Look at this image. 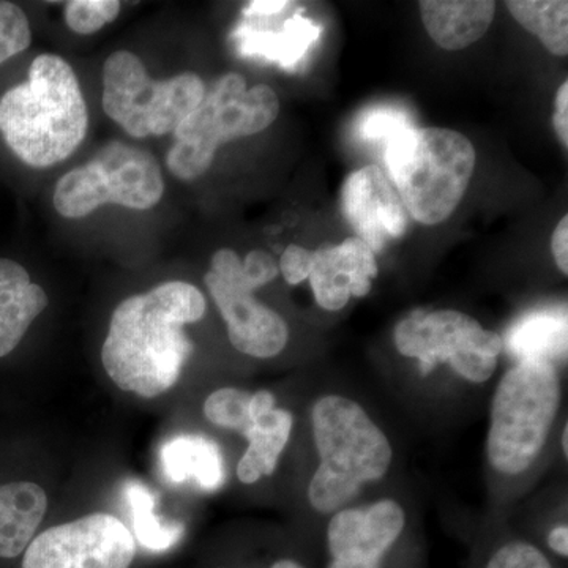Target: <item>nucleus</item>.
Here are the masks:
<instances>
[{
  "label": "nucleus",
  "instance_id": "obj_8",
  "mask_svg": "<svg viewBox=\"0 0 568 568\" xmlns=\"http://www.w3.org/2000/svg\"><path fill=\"white\" fill-rule=\"evenodd\" d=\"M163 193L162 168L155 156L136 145L111 141L91 162L59 179L52 204L63 219L77 220L106 204L149 211Z\"/></svg>",
  "mask_w": 568,
  "mask_h": 568
},
{
  "label": "nucleus",
  "instance_id": "obj_13",
  "mask_svg": "<svg viewBox=\"0 0 568 568\" xmlns=\"http://www.w3.org/2000/svg\"><path fill=\"white\" fill-rule=\"evenodd\" d=\"M343 211L373 253L407 230V212L386 174L377 166L354 171L343 186Z\"/></svg>",
  "mask_w": 568,
  "mask_h": 568
},
{
  "label": "nucleus",
  "instance_id": "obj_4",
  "mask_svg": "<svg viewBox=\"0 0 568 568\" xmlns=\"http://www.w3.org/2000/svg\"><path fill=\"white\" fill-rule=\"evenodd\" d=\"M386 164L407 215L433 226L462 203L476 170V149L455 130L413 126L387 141Z\"/></svg>",
  "mask_w": 568,
  "mask_h": 568
},
{
  "label": "nucleus",
  "instance_id": "obj_11",
  "mask_svg": "<svg viewBox=\"0 0 568 568\" xmlns=\"http://www.w3.org/2000/svg\"><path fill=\"white\" fill-rule=\"evenodd\" d=\"M134 556L136 541L121 519L93 514L33 538L22 568H130Z\"/></svg>",
  "mask_w": 568,
  "mask_h": 568
},
{
  "label": "nucleus",
  "instance_id": "obj_7",
  "mask_svg": "<svg viewBox=\"0 0 568 568\" xmlns=\"http://www.w3.org/2000/svg\"><path fill=\"white\" fill-rule=\"evenodd\" d=\"M204 95V81L192 71L155 81L133 52H112L104 62L103 110L136 140L174 133Z\"/></svg>",
  "mask_w": 568,
  "mask_h": 568
},
{
  "label": "nucleus",
  "instance_id": "obj_18",
  "mask_svg": "<svg viewBox=\"0 0 568 568\" xmlns=\"http://www.w3.org/2000/svg\"><path fill=\"white\" fill-rule=\"evenodd\" d=\"M47 510L48 496L40 485H0V558L13 559L26 551Z\"/></svg>",
  "mask_w": 568,
  "mask_h": 568
},
{
  "label": "nucleus",
  "instance_id": "obj_34",
  "mask_svg": "<svg viewBox=\"0 0 568 568\" xmlns=\"http://www.w3.org/2000/svg\"><path fill=\"white\" fill-rule=\"evenodd\" d=\"M548 548L560 558L568 556V528L566 525L556 526L547 538Z\"/></svg>",
  "mask_w": 568,
  "mask_h": 568
},
{
  "label": "nucleus",
  "instance_id": "obj_25",
  "mask_svg": "<svg viewBox=\"0 0 568 568\" xmlns=\"http://www.w3.org/2000/svg\"><path fill=\"white\" fill-rule=\"evenodd\" d=\"M121 9L118 0H70L63 7V18L71 31L91 36L114 21Z\"/></svg>",
  "mask_w": 568,
  "mask_h": 568
},
{
  "label": "nucleus",
  "instance_id": "obj_19",
  "mask_svg": "<svg viewBox=\"0 0 568 568\" xmlns=\"http://www.w3.org/2000/svg\"><path fill=\"white\" fill-rule=\"evenodd\" d=\"M164 476L171 484L194 480L205 491L224 481V459L219 444L204 436L181 435L164 444L160 452Z\"/></svg>",
  "mask_w": 568,
  "mask_h": 568
},
{
  "label": "nucleus",
  "instance_id": "obj_16",
  "mask_svg": "<svg viewBox=\"0 0 568 568\" xmlns=\"http://www.w3.org/2000/svg\"><path fill=\"white\" fill-rule=\"evenodd\" d=\"M48 304L43 287L20 263L0 257V358L17 349Z\"/></svg>",
  "mask_w": 568,
  "mask_h": 568
},
{
  "label": "nucleus",
  "instance_id": "obj_1",
  "mask_svg": "<svg viewBox=\"0 0 568 568\" xmlns=\"http://www.w3.org/2000/svg\"><path fill=\"white\" fill-rule=\"evenodd\" d=\"M205 310L204 294L186 282L162 283L121 302L102 347L112 383L144 398L174 387L193 353L183 327L203 320Z\"/></svg>",
  "mask_w": 568,
  "mask_h": 568
},
{
  "label": "nucleus",
  "instance_id": "obj_27",
  "mask_svg": "<svg viewBox=\"0 0 568 568\" xmlns=\"http://www.w3.org/2000/svg\"><path fill=\"white\" fill-rule=\"evenodd\" d=\"M413 129L409 114L398 108H373L358 121V134L368 141H388L395 134Z\"/></svg>",
  "mask_w": 568,
  "mask_h": 568
},
{
  "label": "nucleus",
  "instance_id": "obj_24",
  "mask_svg": "<svg viewBox=\"0 0 568 568\" xmlns=\"http://www.w3.org/2000/svg\"><path fill=\"white\" fill-rule=\"evenodd\" d=\"M252 394L241 388L224 387L213 392L204 403V416L220 428L233 429L244 435L253 424L250 409Z\"/></svg>",
  "mask_w": 568,
  "mask_h": 568
},
{
  "label": "nucleus",
  "instance_id": "obj_17",
  "mask_svg": "<svg viewBox=\"0 0 568 568\" xmlns=\"http://www.w3.org/2000/svg\"><path fill=\"white\" fill-rule=\"evenodd\" d=\"M422 21L437 47L465 50L487 33L496 14L493 0H424Z\"/></svg>",
  "mask_w": 568,
  "mask_h": 568
},
{
  "label": "nucleus",
  "instance_id": "obj_15",
  "mask_svg": "<svg viewBox=\"0 0 568 568\" xmlns=\"http://www.w3.org/2000/svg\"><path fill=\"white\" fill-rule=\"evenodd\" d=\"M275 396L268 390L252 394L250 409L253 424L244 433L248 447L237 466L242 484H256L261 477L272 476L293 432L294 417L290 410L276 409Z\"/></svg>",
  "mask_w": 568,
  "mask_h": 568
},
{
  "label": "nucleus",
  "instance_id": "obj_23",
  "mask_svg": "<svg viewBox=\"0 0 568 568\" xmlns=\"http://www.w3.org/2000/svg\"><path fill=\"white\" fill-rule=\"evenodd\" d=\"M245 32L248 29H245ZM320 37V29L305 18L294 17L284 24L282 33H248L245 43L253 47L248 52H260L271 59H278L283 65H294L308 51L310 44Z\"/></svg>",
  "mask_w": 568,
  "mask_h": 568
},
{
  "label": "nucleus",
  "instance_id": "obj_26",
  "mask_svg": "<svg viewBox=\"0 0 568 568\" xmlns=\"http://www.w3.org/2000/svg\"><path fill=\"white\" fill-rule=\"evenodd\" d=\"M31 43L28 14L17 3L0 0V65L28 50Z\"/></svg>",
  "mask_w": 568,
  "mask_h": 568
},
{
  "label": "nucleus",
  "instance_id": "obj_3",
  "mask_svg": "<svg viewBox=\"0 0 568 568\" xmlns=\"http://www.w3.org/2000/svg\"><path fill=\"white\" fill-rule=\"evenodd\" d=\"M312 420L320 467L310 481L308 500L320 514H334L365 484L386 477L394 450L364 407L346 396L317 399Z\"/></svg>",
  "mask_w": 568,
  "mask_h": 568
},
{
  "label": "nucleus",
  "instance_id": "obj_30",
  "mask_svg": "<svg viewBox=\"0 0 568 568\" xmlns=\"http://www.w3.org/2000/svg\"><path fill=\"white\" fill-rule=\"evenodd\" d=\"M278 268L287 284H301L312 271V252L301 245H290L280 257Z\"/></svg>",
  "mask_w": 568,
  "mask_h": 568
},
{
  "label": "nucleus",
  "instance_id": "obj_28",
  "mask_svg": "<svg viewBox=\"0 0 568 568\" xmlns=\"http://www.w3.org/2000/svg\"><path fill=\"white\" fill-rule=\"evenodd\" d=\"M485 568H555V566L536 545L525 540H511L489 556Z\"/></svg>",
  "mask_w": 568,
  "mask_h": 568
},
{
  "label": "nucleus",
  "instance_id": "obj_10",
  "mask_svg": "<svg viewBox=\"0 0 568 568\" xmlns=\"http://www.w3.org/2000/svg\"><path fill=\"white\" fill-rule=\"evenodd\" d=\"M204 282L226 323L231 345L239 353L257 358L282 353L290 339L286 321L254 297L256 290L246 282L237 253L222 248L213 254Z\"/></svg>",
  "mask_w": 568,
  "mask_h": 568
},
{
  "label": "nucleus",
  "instance_id": "obj_31",
  "mask_svg": "<svg viewBox=\"0 0 568 568\" xmlns=\"http://www.w3.org/2000/svg\"><path fill=\"white\" fill-rule=\"evenodd\" d=\"M555 115H552V125L558 133L559 141L564 148L568 145V82L560 85L558 95H556Z\"/></svg>",
  "mask_w": 568,
  "mask_h": 568
},
{
  "label": "nucleus",
  "instance_id": "obj_5",
  "mask_svg": "<svg viewBox=\"0 0 568 568\" xmlns=\"http://www.w3.org/2000/svg\"><path fill=\"white\" fill-rule=\"evenodd\" d=\"M278 112L274 89L267 84L246 89L242 74H223L175 130L174 145L166 155L168 170L181 181L201 178L211 170L223 144L264 132Z\"/></svg>",
  "mask_w": 568,
  "mask_h": 568
},
{
  "label": "nucleus",
  "instance_id": "obj_29",
  "mask_svg": "<svg viewBox=\"0 0 568 568\" xmlns=\"http://www.w3.org/2000/svg\"><path fill=\"white\" fill-rule=\"evenodd\" d=\"M242 265H244L246 282L252 284L254 290L274 282L276 275L280 274L275 257L271 253L263 252V250H253V252L246 254Z\"/></svg>",
  "mask_w": 568,
  "mask_h": 568
},
{
  "label": "nucleus",
  "instance_id": "obj_35",
  "mask_svg": "<svg viewBox=\"0 0 568 568\" xmlns=\"http://www.w3.org/2000/svg\"><path fill=\"white\" fill-rule=\"evenodd\" d=\"M271 568H305V567L302 566L301 562H297V560H294V559H280V560H276L274 566H272Z\"/></svg>",
  "mask_w": 568,
  "mask_h": 568
},
{
  "label": "nucleus",
  "instance_id": "obj_32",
  "mask_svg": "<svg viewBox=\"0 0 568 568\" xmlns=\"http://www.w3.org/2000/svg\"><path fill=\"white\" fill-rule=\"evenodd\" d=\"M551 252L564 275L568 274V216L560 220L551 239Z\"/></svg>",
  "mask_w": 568,
  "mask_h": 568
},
{
  "label": "nucleus",
  "instance_id": "obj_2",
  "mask_svg": "<svg viewBox=\"0 0 568 568\" xmlns=\"http://www.w3.org/2000/svg\"><path fill=\"white\" fill-rule=\"evenodd\" d=\"M89 111L80 81L58 54L33 59L28 81L0 99V133L11 152L32 168L69 159L84 141Z\"/></svg>",
  "mask_w": 568,
  "mask_h": 568
},
{
  "label": "nucleus",
  "instance_id": "obj_21",
  "mask_svg": "<svg viewBox=\"0 0 568 568\" xmlns=\"http://www.w3.org/2000/svg\"><path fill=\"white\" fill-rule=\"evenodd\" d=\"M515 20L536 36L551 54H568V2L566 0H508Z\"/></svg>",
  "mask_w": 568,
  "mask_h": 568
},
{
  "label": "nucleus",
  "instance_id": "obj_22",
  "mask_svg": "<svg viewBox=\"0 0 568 568\" xmlns=\"http://www.w3.org/2000/svg\"><path fill=\"white\" fill-rule=\"evenodd\" d=\"M125 493L132 510L134 536L142 547L148 551L163 552L179 544L185 528L182 523H166L156 515V500L151 489L140 481H130Z\"/></svg>",
  "mask_w": 568,
  "mask_h": 568
},
{
  "label": "nucleus",
  "instance_id": "obj_20",
  "mask_svg": "<svg viewBox=\"0 0 568 568\" xmlns=\"http://www.w3.org/2000/svg\"><path fill=\"white\" fill-rule=\"evenodd\" d=\"M507 347L519 362H547L567 355V312L538 310L523 316L507 334Z\"/></svg>",
  "mask_w": 568,
  "mask_h": 568
},
{
  "label": "nucleus",
  "instance_id": "obj_36",
  "mask_svg": "<svg viewBox=\"0 0 568 568\" xmlns=\"http://www.w3.org/2000/svg\"><path fill=\"white\" fill-rule=\"evenodd\" d=\"M562 448L564 454L568 455V426H564V433H562Z\"/></svg>",
  "mask_w": 568,
  "mask_h": 568
},
{
  "label": "nucleus",
  "instance_id": "obj_33",
  "mask_svg": "<svg viewBox=\"0 0 568 568\" xmlns=\"http://www.w3.org/2000/svg\"><path fill=\"white\" fill-rule=\"evenodd\" d=\"M291 6L293 2H284V0H256L246 6L244 13L246 18H274Z\"/></svg>",
  "mask_w": 568,
  "mask_h": 568
},
{
  "label": "nucleus",
  "instance_id": "obj_6",
  "mask_svg": "<svg viewBox=\"0 0 568 568\" xmlns=\"http://www.w3.org/2000/svg\"><path fill=\"white\" fill-rule=\"evenodd\" d=\"M562 388L555 365L519 362L495 392L487 454L497 473L519 476L536 463L558 416Z\"/></svg>",
  "mask_w": 568,
  "mask_h": 568
},
{
  "label": "nucleus",
  "instance_id": "obj_12",
  "mask_svg": "<svg viewBox=\"0 0 568 568\" xmlns=\"http://www.w3.org/2000/svg\"><path fill=\"white\" fill-rule=\"evenodd\" d=\"M405 526V510L392 499L336 511L327 528V568H383Z\"/></svg>",
  "mask_w": 568,
  "mask_h": 568
},
{
  "label": "nucleus",
  "instance_id": "obj_14",
  "mask_svg": "<svg viewBox=\"0 0 568 568\" xmlns=\"http://www.w3.org/2000/svg\"><path fill=\"white\" fill-rule=\"evenodd\" d=\"M377 276L375 253L362 239L312 252L310 283L321 308L338 312L351 297H365Z\"/></svg>",
  "mask_w": 568,
  "mask_h": 568
},
{
  "label": "nucleus",
  "instance_id": "obj_9",
  "mask_svg": "<svg viewBox=\"0 0 568 568\" xmlns=\"http://www.w3.org/2000/svg\"><path fill=\"white\" fill-rule=\"evenodd\" d=\"M395 346L399 354L420 362L424 376L447 364L463 379L481 384L495 375L504 342L457 310H417L396 325Z\"/></svg>",
  "mask_w": 568,
  "mask_h": 568
}]
</instances>
